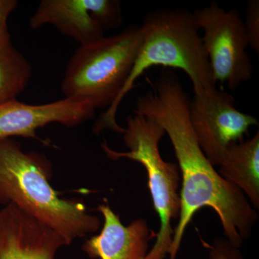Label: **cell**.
I'll return each mask as SVG.
<instances>
[{"mask_svg": "<svg viewBox=\"0 0 259 259\" xmlns=\"http://www.w3.org/2000/svg\"><path fill=\"white\" fill-rule=\"evenodd\" d=\"M190 102L176 75L167 71L156 80L153 91L137 99L134 110L168 135L182 171L180 221L174 231L170 259L176 258L186 228L202 207L217 213L228 241L238 248L258 219L243 192L218 174L201 149L191 125Z\"/></svg>", "mask_w": 259, "mask_h": 259, "instance_id": "obj_1", "label": "cell"}, {"mask_svg": "<svg viewBox=\"0 0 259 259\" xmlns=\"http://www.w3.org/2000/svg\"><path fill=\"white\" fill-rule=\"evenodd\" d=\"M141 28L142 42L128 78L115 102L97 119L95 134L105 130L123 134L116 120L119 106L140 76L153 66L182 70L188 75L194 94L216 88L193 13L183 9L154 10L146 15Z\"/></svg>", "mask_w": 259, "mask_h": 259, "instance_id": "obj_2", "label": "cell"}, {"mask_svg": "<svg viewBox=\"0 0 259 259\" xmlns=\"http://www.w3.org/2000/svg\"><path fill=\"white\" fill-rule=\"evenodd\" d=\"M44 155L25 152L12 139H0V204H13L49 227L69 245L98 231L100 221L76 199H63L49 183Z\"/></svg>", "mask_w": 259, "mask_h": 259, "instance_id": "obj_3", "label": "cell"}, {"mask_svg": "<svg viewBox=\"0 0 259 259\" xmlns=\"http://www.w3.org/2000/svg\"><path fill=\"white\" fill-rule=\"evenodd\" d=\"M143 40L141 26L132 25L117 35L79 46L70 58L61 82L66 98L108 108L120 95Z\"/></svg>", "mask_w": 259, "mask_h": 259, "instance_id": "obj_4", "label": "cell"}, {"mask_svg": "<svg viewBox=\"0 0 259 259\" xmlns=\"http://www.w3.org/2000/svg\"><path fill=\"white\" fill-rule=\"evenodd\" d=\"M122 134L128 151H114L105 141L102 144V149L111 159L128 158L139 162L146 168L153 206L159 217L160 228L152 249L145 259H165L173 240L172 221L180 217V214L181 199L177 193L180 179L178 166L162 158L159 142L166 134L154 121L134 114L127 117Z\"/></svg>", "mask_w": 259, "mask_h": 259, "instance_id": "obj_5", "label": "cell"}, {"mask_svg": "<svg viewBox=\"0 0 259 259\" xmlns=\"http://www.w3.org/2000/svg\"><path fill=\"white\" fill-rule=\"evenodd\" d=\"M194 20L204 32L202 44L214 81L231 90L249 81L253 67L247 53L248 37L238 10L226 11L217 3L195 10Z\"/></svg>", "mask_w": 259, "mask_h": 259, "instance_id": "obj_6", "label": "cell"}, {"mask_svg": "<svg viewBox=\"0 0 259 259\" xmlns=\"http://www.w3.org/2000/svg\"><path fill=\"white\" fill-rule=\"evenodd\" d=\"M190 117L199 146L213 166H219L230 145L258 125L255 117L236 108L231 95L217 88L194 94Z\"/></svg>", "mask_w": 259, "mask_h": 259, "instance_id": "obj_7", "label": "cell"}, {"mask_svg": "<svg viewBox=\"0 0 259 259\" xmlns=\"http://www.w3.org/2000/svg\"><path fill=\"white\" fill-rule=\"evenodd\" d=\"M122 22L117 0H42L29 26L37 30L52 25L83 46L100 40L105 30L117 28Z\"/></svg>", "mask_w": 259, "mask_h": 259, "instance_id": "obj_8", "label": "cell"}, {"mask_svg": "<svg viewBox=\"0 0 259 259\" xmlns=\"http://www.w3.org/2000/svg\"><path fill=\"white\" fill-rule=\"evenodd\" d=\"M95 108L89 102L66 98L44 105H28L13 100L0 104V139L13 136L37 139L36 131L51 123L72 127L92 120Z\"/></svg>", "mask_w": 259, "mask_h": 259, "instance_id": "obj_9", "label": "cell"}, {"mask_svg": "<svg viewBox=\"0 0 259 259\" xmlns=\"http://www.w3.org/2000/svg\"><path fill=\"white\" fill-rule=\"evenodd\" d=\"M64 238L13 204L0 209V259H56Z\"/></svg>", "mask_w": 259, "mask_h": 259, "instance_id": "obj_10", "label": "cell"}, {"mask_svg": "<svg viewBox=\"0 0 259 259\" xmlns=\"http://www.w3.org/2000/svg\"><path fill=\"white\" fill-rule=\"evenodd\" d=\"M104 218L101 232L85 241L82 250L92 258L145 259L148 242L156 237L146 221L138 219L125 226L107 202L98 206Z\"/></svg>", "mask_w": 259, "mask_h": 259, "instance_id": "obj_11", "label": "cell"}, {"mask_svg": "<svg viewBox=\"0 0 259 259\" xmlns=\"http://www.w3.org/2000/svg\"><path fill=\"white\" fill-rule=\"evenodd\" d=\"M218 174L236 186L259 207V133L246 141L233 143L227 148Z\"/></svg>", "mask_w": 259, "mask_h": 259, "instance_id": "obj_12", "label": "cell"}, {"mask_svg": "<svg viewBox=\"0 0 259 259\" xmlns=\"http://www.w3.org/2000/svg\"><path fill=\"white\" fill-rule=\"evenodd\" d=\"M32 74L31 65L15 47L10 35L0 39V104L17 100Z\"/></svg>", "mask_w": 259, "mask_h": 259, "instance_id": "obj_13", "label": "cell"}, {"mask_svg": "<svg viewBox=\"0 0 259 259\" xmlns=\"http://www.w3.org/2000/svg\"><path fill=\"white\" fill-rule=\"evenodd\" d=\"M246 17L243 21L248 37V46L255 52H259V1L250 0L247 3Z\"/></svg>", "mask_w": 259, "mask_h": 259, "instance_id": "obj_14", "label": "cell"}, {"mask_svg": "<svg viewBox=\"0 0 259 259\" xmlns=\"http://www.w3.org/2000/svg\"><path fill=\"white\" fill-rule=\"evenodd\" d=\"M209 259H243L238 248L227 240H216L209 246Z\"/></svg>", "mask_w": 259, "mask_h": 259, "instance_id": "obj_15", "label": "cell"}, {"mask_svg": "<svg viewBox=\"0 0 259 259\" xmlns=\"http://www.w3.org/2000/svg\"><path fill=\"white\" fill-rule=\"evenodd\" d=\"M18 5L16 0H0V39L10 35L8 20Z\"/></svg>", "mask_w": 259, "mask_h": 259, "instance_id": "obj_16", "label": "cell"}]
</instances>
